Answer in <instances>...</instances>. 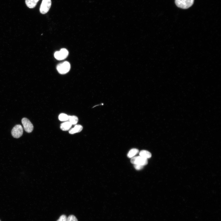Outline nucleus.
Instances as JSON below:
<instances>
[{"instance_id":"1","label":"nucleus","mask_w":221,"mask_h":221,"mask_svg":"<svg viewBox=\"0 0 221 221\" xmlns=\"http://www.w3.org/2000/svg\"><path fill=\"white\" fill-rule=\"evenodd\" d=\"M194 0H175V3L177 7L183 9H187L193 5Z\"/></svg>"},{"instance_id":"2","label":"nucleus","mask_w":221,"mask_h":221,"mask_svg":"<svg viewBox=\"0 0 221 221\" xmlns=\"http://www.w3.org/2000/svg\"><path fill=\"white\" fill-rule=\"evenodd\" d=\"M57 69L61 74L64 75L68 73L70 69V65L68 61H65L58 65Z\"/></svg>"},{"instance_id":"3","label":"nucleus","mask_w":221,"mask_h":221,"mask_svg":"<svg viewBox=\"0 0 221 221\" xmlns=\"http://www.w3.org/2000/svg\"><path fill=\"white\" fill-rule=\"evenodd\" d=\"M51 5V0H43L40 8V13L43 14L47 13Z\"/></svg>"},{"instance_id":"4","label":"nucleus","mask_w":221,"mask_h":221,"mask_svg":"<svg viewBox=\"0 0 221 221\" xmlns=\"http://www.w3.org/2000/svg\"><path fill=\"white\" fill-rule=\"evenodd\" d=\"M68 52L66 49H61L59 51L55 52L54 54L55 58L58 60H62L65 59L68 57Z\"/></svg>"},{"instance_id":"5","label":"nucleus","mask_w":221,"mask_h":221,"mask_svg":"<svg viewBox=\"0 0 221 221\" xmlns=\"http://www.w3.org/2000/svg\"><path fill=\"white\" fill-rule=\"evenodd\" d=\"M131 162L134 164L141 165L144 166L147 165L148 163V161L147 160V159L140 156L132 158Z\"/></svg>"},{"instance_id":"6","label":"nucleus","mask_w":221,"mask_h":221,"mask_svg":"<svg viewBox=\"0 0 221 221\" xmlns=\"http://www.w3.org/2000/svg\"><path fill=\"white\" fill-rule=\"evenodd\" d=\"M23 133V129L20 125H16L12 131V136L15 138H19L21 137Z\"/></svg>"},{"instance_id":"7","label":"nucleus","mask_w":221,"mask_h":221,"mask_svg":"<svg viewBox=\"0 0 221 221\" xmlns=\"http://www.w3.org/2000/svg\"><path fill=\"white\" fill-rule=\"evenodd\" d=\"M22 124L24 129L26 132L30 133L31 132L33 129V126L30 121L27 118H23L22 120Z\"/></svg>"},{"instance_id":"8","label":"nucleus","mask_w":221,"mask_h":221,"mask_svg":"<svg viewBox=\"0 0 221 221\" xmlns=\"http://www.w3.org/2000/svg\"><path fill=\"white\" fill-rule=\"evenodd\" d=\"M40 0H25V3L30 9H33L36 6Z\"/></svg>"},{"instance_id":"9","label":"nucleus","mask_w":221,"mask_h":221,"mask_svg":"<svg viewBox=\"0 0 221 221\" xmlns=\"http://www.w3.org/2000/svg\"><path fill=\"white\" fill-rule=\"evenodd\" d=\"M83 127L80 125H76L74 127L71 129L69 132V134H75L77 133L80 132L83 129Z\"/></svg>"},{"instance_id":"10","label":"nucleus","mask_w":221,"mask_h":221,"mask_svg":"<svg viewBox=\"0 0 221 221\" xmlns=\"http://www.w3.org/2000/svg\"><path fill=\"white\" fill-rule=\"evenodd\" d=\"M72 125L69 122H66L61 125L60 128L63 131H67L70 129Z\"/></svg>"},{"instance_id":"11","label":"nucleus","mask_w":221,"mask_h":221,"mask_svg":"<svg viewBox=\"0 0 221 221\" xmlns=\"http://www.w3.org/2000/svg\"><path fill=\"white\" fill-rule=\"evenodd\" d=\"M140 156L146 159H149L152 157V154L149 151L146 150H142L139 153Z\"/></svg>"},{"instance_id":"12","label":"nucleus","mask_w":221,"mask_h":221,"mask_svg":"<svg viewBox=\"0 0 221 221\" xmlns=\"http://www.w3.org/2000/svg\"><path fill=\"white\" fill-rule=\"evenodd\" d=\"M68 120L72 125L77 124L79 121L78 118L75 116H69Z\"/></svg>"},{"instance_id":"13","label":"nucleus","mask_w":221,"mask_h":221,"mask_svg":"<svg viewBox=\"0 0 221 221\" xmlns=\"http://www.w3.org/2000/svg\"><path fill=\"white\" fill-rule=\"evenodd\" d=\"M139 153V150L137 149H132L131 150L128 154V157L129 158H132Z\"/></svg>"},{"instance_id":"14","label":"nucleus","mask_w":221,"mask_h":221,"mask_svg":"<svg viewBox=\"0 0 221 221\" xmlns=\"http://www.w3.org/2000/svg\"><path fill=\"white\" fill-rule=\"evenodd\" d=\"M69 116L65 114H62L59 116V119L61 121H66L68 120Z\"/></svg>"},{"instance_id":"15","label":"nucleus","mask_w":221,"mask_h":221,"mask_svg":"<svg viewBox=\"0 0 221 221\" xmlns=\"http://www.w3.org/2000/svg\"><path fill=\"white\" fill-rule=\"evenodd\" d=\"M67 221H78L76 217L74 215L69 216L67 219Z\"/></svg>"},{"instance_id":"16","label":"nucleus","mask_w":221,"mask_h":221,"mask_svg":"<svg viewBox=\"0 0 221 221\" xmlns=\"http://www.w3.org/2000/svg\"><path fill=\"white\" fill-rule=\"evenodd\" d=\"M134 167L136 170H140L143 168L144 166L141 165L135 164Z\"/></svg>"},{"instance_id":"17","label":"nucleus","mask_w":221,"mask_h":221,"mask_svg":"<svg viewBox=\"0 0 221 221\" xmlns=\"http://www.w3.org/2000/svg\"><path fill=\"white\" fill-rule=\"evenodd\" d=\"M66 216L64 215H61L57 221H67Z\"/></svg>"},{"instance_id":"18","label":"nucleus","mask_w":221,"mask_h":221,"mask_svg":"<svg viewBox=\"0 0 221 221\" xmlns=\"http://www.w3.org/2000/svg\"><path fill=\"white\" fill-rule=\"evenodd\" d=\"M0 221H1V220H0Z\"/></svg>"}]
</instances>
